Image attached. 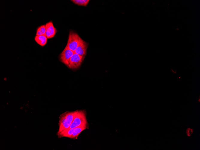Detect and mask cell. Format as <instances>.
I'll use <instances>...</instances> for the list:
<instances>
[{"label":"cell","instance_id":"obj_1","mask_svg":"<svg viewBox=\"0 0 200 150\" xmlns=\"http://www.w3.org/2000/svg\"><path fill=\"white\" fill-rule=\"evenodd\" d=\"M78 111V110L72 112L66 111L60 115L59 122V128L57 134L69 128Z\"/></svg>","mask_w":200,"mask_h":150},{"label":"cell","instance_id":"obj_2","mask_svg":"<svg viewBox=\"0 0 200 150\" xmlns=\"http://www.w3.org/2000/svg\"><path fill=\"white\" fill-rule=\"evenodd\" d=\"M86 115V112L85 110H78V112L70 126L66 129L74 128L81 126H84L88 127Z\"/></svg>","mask_w":200,"mask_h":150},{"label":"cell","instance_id":"obj_3","mask_svg":"<svg viewBox=\"0 0 200 150\" xmlns=\"http://www.w3.org/2000/svg\"><path fill=\"white\" fill-rule=\"evenodd\" d=\"M81 39L76 33L72 31H70L66 47L74 52L79 45Z\"/></svg>","mask_w":200,"mask_h":150},{"label":"cell","instance_id":"obj_4","mask_svg":"<svg viewBox=\"0 0 200 150\" xmlns=\"http://www.w3.org/2000/svg\"><path fill=\"white\" fill-rule=\"evenodd\" d=\"M84 57H85L75 53L70 58L67 66L73 69L79 68Z\"/></svg>","mask_w":200,"mask_h":150},{"label":"cell","instance_id":"obj_5","mask_svg":"<svg viewBox=\"0 0 200 150\" xmlns=\"http://www.w3.org/2000/svg\"><path fill=\"white\" fill-rule=\"evenodd\" d=\"M74 53V51L66 46L59 55L60 60L62 63L67 66L70 58Z\"/></svg>","mask_w":200,"mask_h":150},{"label":"cell","instance_id":"obj_6","mask_svg":"<svg viewBox=\"0 0 200 150\" xmlns=\"http://www.w3.org/2000/svg\"><path fill=\"white\" fill-rule=\"evenodd\" d=\"M88 45V44L87 43L81 39L79 45L74 51L75 53L85 57L86 54Z\"/></svg>","mask_w":200,"mask_h":150},{"label":"cell","instance_id":"obj_7","mask_svg":"<svg viewBox=\"0 0 200 150\" xmlns=\"http://www.w3.org/2000/svg\"><path fill=\"white\" fill-rule=\"evenodd\" d=\"M46 32L45 35L47 39L54 37L57 32L56 28L53 25L52 22H49L46 24Z\"/></svg>","mask_w":200,"mask_h":150},{"label":"cell","instance_id":"obj_8","mask_svg":"<svg viewBox=\"0 0 200 150\" xmlns=\"http://www.w3.org/2000/svg\"><path fill=\"white\" fill-rule=\"evenodd\" d=\"M34 40L39 45L42 46H43L46 44L47 38L45 35L36 36Z\"/></svg>","mask_w":200,"mask_h":150},{"label":"cell","instance_id":"obj_9","mask_svg":"<svg viewBox=\"0 0 200 150\" xmlns=\"http://www.w3.org/2000/svg\"><path fill=\"white\" fill-rule=\"evenodd\" d=\"M46 32V25H42L37 29L36 33V36L45 35Z\"/></svg>","mask_w":200,"mask_h":150},{"label":"cell","instance_id":"obj_10","mask_svg":"<svg viewBox=\"0 0 200 150\" xmlns=\"http://www.w3.org/2000/svg\"><path fill=\"white\" fill-rule=\"evenodd\" d=\"M75 4L79 6H86L88 4L89 0H71Z\"/></svg>","mask_w":200,"mask_h":150},{"label":"cell","instance_id":"obj_11","mask_svg":"<svg viewBox=\"0 0 200 150\" xmlns=\"http://www.w3.org/2000/svg\"><path fill=\"white\" fill-rule=\"evenodd\" d=\"M193 130L190 128H188L186 131L187 135L188 137L190 136L193 134Z\"/></svg>","mask_w":200,"mask_h":150},{"label":"cell","instance_id":"obj_12","mask_svg":"<svg viewBox=\"0 0 200 150\" xmlns=\"http://www.w3.org/2000/svg\"><path fill=\"white\" fill-rule=\"evenodd\" d=\"M199 102H200V97H199Z\"/></svg>","mask_w":200,"mask_h":150}]
</instances>
